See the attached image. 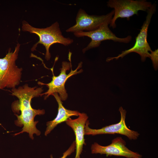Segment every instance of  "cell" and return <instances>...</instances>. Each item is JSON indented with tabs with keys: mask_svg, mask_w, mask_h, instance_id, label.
Masks as SVG:
<instances>
[{
	"mask_svg": "<svg viewBox=\"0 0 158 158\" xmlns=\"http://www.w3.org/2000/svg\"><path fill=\"white\" fill-rule=\"evenodd\" d=\"M12 95L16 97L18 99L13 103L12 109L17 119L15 121V124L18 126H23L22 130L14 134L16 135L23 132H27L31 139H33V134L40 135L41 132L36 127L38 121H35L34 118L37 115H42L45 113L44 109H36L32 108L31 105L32 99L38 97L43 91L42 87H29L27 84L20 86L18 88L12 89Z\"/></svg>",
	"mask_w": 158,
	"mask_h": 158,
	"instance_id": "1",
	"label": "cell"
},
{
	"mask_svg": "<svg viewBox=\"0 0 158 158\" xmlns=\"http://www.w3.org/2000/svg\"><path fill=\"white\" fill-rule=\"evenodd\" d=\"M92 154H105L107 156L114 155L122 156L127 158H142V155L133 152L126 146V142L121 137H117L111 141L110 145L103 146L96 142L92 144L91 147Z\"/></svg>",
	"mask_w": 158,
	"mask_h": 158,
	"instance_id": "10",
	"label": "cell"
},
{
	"mask_svg": "<svg viewBox=\"0 0 158 158\" xmlns=\"http://www.w3.org/2000/svg\"><path fill=\"white\" fill-rule=\"evenodd\" d=\"M112 19L107 20L95 30L89 32L80 31L73 33L76 37L86 36L91 40L87 46L83 49V53L90 49L98 47L102 42L105 40H111L114 42L125 43H128L131 41L132 37L130 35L124 38H119L111 31L108 25L110 24Z\"/></svg>",
	"mask_w": 158,
	"mask_h": 158,
	"instance_id": "7",
	"label": "cell"
},
{
	"mask_svg": "<svg viewBox=\"0 0 158 158\" xmlns=\"http://www.w3.org/2000/svg\"><path fill=\"white\" fill-rule=\"evenodd\" d=\"M114 14V10L105 15H90L84 10H79L76 18V24L66 30L67 32L74 33L86 31H91L97 29L108 20L111 19Z\"/></svg>",
	"mask_w": 158,
	"mask_h": 158,
	"instance_id": "9",
	"label": "cell"
},
{
	"mask_svg": "<svg viewBox=\"0 0 158 158\" xmlns=\"http://www.w3.org/2000/svg\"><path fill=\"white\" fill-rule=\"evenodd\" d=\"M71 53L69 51L68 54L69 62L66 61L62 62L61 72L59 75L55 76L53 73L52 80L47 84L44 83L40 82H38V84L45 85L48 88L46 92L42 93L41 95V96L45 95L44 99L55 93L59 94L61 101L66 100L67 98L68 94L65 87L66 82L69 77L80 73L83 71L82 69L78 71V70L82 67V62L79 63L77 68L75 70H72L71 61Z\"/></svg>",
	"mask_w": 158,
	"mask_h": 158,
	"instance_id": "4",
	"label": "cell"
},
{
	"mask_svg": "<svg viewBox=\"0 0 158 158\" xmlns=\"http://www.w3.org/2000/svg\"><path fill=\"white\" fill-rule=\"evenodd\" d=\"M52 95L54 97L58 103V112L56 116L54 119L47 122V127L44 133L46 136L58 125L66 122L71 116H78L80 113L77 111L71 110L66 109L63 105L62 101L57 93H54Z\"/></svg>",
	"mask_w": 158,
	"mask_h": 158,
	"instance_id": "12",
	"label": "cell"
},
{
	"mask_svg": "<svg viewBox=\"0 0 158 158\" xmlns=\"http://www.w3.org/2000/svg\"><path fill=\"white\" fill-rule=\"evenodd\" d=\"M22 30L37 35L39 40L33 46L32 51L35 50L38 44H42L45 47L46 52L45 59L49 60L51 57L49 52L50 47L54 44L59 43L64 46H68L72 44L73 40L69 37H65L62 35L59 27V23L56 22L50 26L45 28H40L34 27L24 20L22 22Z\"/></svg>",
	"mask_w": 158,
	"mask_h": 158,
	"instance_id": "2",
	"label": "cell"
},
{
	"mask_svg": "<svg viewBox=\"0 0 158 158\" xmlns=\"http://www.w3.org/2000/svg\"><path fill=\"white\" fill-rule=\"evenodd\" d=\"M75 148L76 144L75 141H74L69 148L63 153V156L60 158H66L74 151ZM50 158H53L52 154L50 155Z\"/></svg>",
	"mask_w": 158,
	"mask_h": 158,
	"instance_id": "14",
	"label": "cell"
},
{
	"mask_svg": "<svg viewBox=\"0 0 158 158\" xmlns=\"http://www.w3.org/2000/svg\"><path fill=\"white\" fill-rule=\"evenodd\" d=\"M20 44L18 43L14 51L11 49L3 58H0V89L16 88L20 83L23 69L16 65Z\"/></svg>",
	"mask_w": 158,
	"mask_h": 158,
	"instance_id": "3",
	"label": "cell"
},
{
	"mask_svg": "<svg viewBox=\"0 0 158 158\" xmlns=\"http://www.w3.org/2000/svg\"><path fill=\"white\" fill-rule=\"evenodd\" d=\"M156 11V4H152L151 7L146 11L147 15L139 33L135 38L134 45L131 48L122 51L118 56L114 57H108L106 61L109 62L114 59H118L123 58L127 54L134 52L139 54L142 62L145 61L147 58L150 57V53L152 50L147 41V31L152 16Z\"/></svg>",
	"mask_w": 158,
	"mask_h": 158,
	"instance_id": "6",
	"label": "cell"
},
{
	"mask_svg": "<svg viewBox=\"0 0 158 158\" xmlns=\"http://www.w3.org/2000/svg\"><path fill=\"white\" fill-rule=\"evenodd\" d=\"M150 52V58L151 59L154 69L157 70L158 68V49H156L154 51L152 50Z\"/></svg>",
	"mask_w": 158,
	"mask_h": 158,
	"instance_id": "13",
	"label": "cell"
},
{
	"mask_svg": "<svg viewBox=\"0 0 158 158\" xmlns=\"http://www.w3.org/2000/svg\"><path fill=\"white\" fill-rule=\"evenodd\" d=\"M107 4L108 7L114 9V14L109 24L113 29L116 27V21L118 18H126L129 20L134 15L138 16L139 11H147L152 5L145 0H109Z\"/></svg>",
	"mask_w": 158,
	"mask_h": 158,
	"instance_id": "5",
	"label": "cell"
},
{
	"mask_svg": "<svg viewBox=\"0 0 158 158\" xmlns=\"http://www.w3.org/2000/svg\"><path fill=\"white\" fill-rule=\"evenodd\" d=\"M121 114L120 121L117 123L106 126L101 128L94 129L90 128L89 121L87 120L85 128V135H95L103 134H118L126 136L130 140H137L140 134L136 131L132 130L127 126L125 119L126 111L121 107L119 109Z\"/></svg>",
	"mask_w": 158,
	"mask_h": 158,
	"instance_id": "8",
	"label": "cell"
},
{
	"mask_svg": "<svg viewBox=\"0 0 158 158\" xmlns=\"http://www.w3.org/2000/svg\"><path fill=\"white\" fill-rule=\"evenodd\" d=\"M88 116L84 113H80L75 119L69 118L66 121V124L73 130L75 137L76 154L75 158H80L83 146L86 144L84 139L85 128Z\"/></svg>",
	"mask_w": 158,
	"mask_h": 158,
	"instance_id": "11",
	"label": "cell"
}]
</instances>
